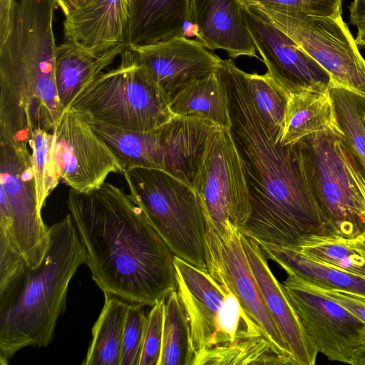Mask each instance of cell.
I'll list each match as a JSON object with an SVG mask.
<instances>
[{
	"label": "cell",
	"mask_w": 365,
	"mask_h": 365,
	"mask_svg": "<svg viewBox=\"0 0 365 365\" xmlns=\"http://www.w3.org/2000/svg\"><path fill=\"white\" fill-rule=\"evenodd\" d=\"M215 73L250 192L251 214L240 232L282 247H294L307 235L336 233L314 192L299 143L284 144L282 129L262 118L245 72L228 58L222 59Z\"/></svg>",
	"instance_id": "1"
},
{
	"label": "cell",
	"mask_w": 365,
	"mask_h": 365,
	"mask_svg": "<svg viewBox=\"0 0 365 365\" xmlns=\"http://www.w3.org/2000/svg\"><path fill=\"white\" fill-rule=\"evenodd\" d=\"M67 206L103 294L152 307L177 289L175 255L123 187L71 189Z\"/></svg>",
	"instance_id": "2"
},
{
	"label": "cell",
	"mask_w": 365,
	"mask_h": 365,
	"mask_svg": "<svg viewBox=\"0 0 365 365\" xmlns=\"http://www.w3.org/2000/svg\"><path fill=\"white\" fill-rule=\"evenodd\" d=\"M55 0H16L0 43V140L25 145L36 130L53 132L65 110L55 79Z\"/></svg>",
	"instance_id": "3"
},
{
	"label": "cell",
	"mask_w": 365,
	"mask_h": 365,
	"mask_svg": "<svg viewBox=\"0 0 365 365\" xmlns=\"http://www.w3.org/2000/svg\"><path fill=\"white\" fill-rule=\"evenodd\" d=\"M49 245L41 263L27 264L0 291V364L21 349L45 347L66 310L69 284L86 253L71 214L48 227Z\"/></svg>",
	"instance_id": "4"
},
{
	"label": "cell",
	"mask_w": 365,
	"mask_h": 365,
	"mask_svg": "<svg viewBox=\"0 0 365 365\" xmlns=\"http://www.w3.org/2000/svg\"><path fill=\"white\" fill-rule=\"evenodd\" d=\"M68 108L98 121L135 131L157 129L175 115L167 96L127 46L120 54V64L87 83Z\"/></svg>",
	"instance_id": "5"
},
{
	"label": "cell",
	"mask_w": 365,
	"mask_h": 365,
	"mask_svg": "<svg viewBox=\"0 0 365 365\" xmlns=\"http://www.w3.org/2000/svg\"><path fill=\"white\" fill-rule=\"evenodd\" d=\"M122 174L130 195L173 255L207 269V215L195 190L160 169L134 168Z\"/></svg>",
	"instance_id": "6"
},
{
	"label": "cell",
	"mask_w": 365,
	"mask_h": 365,
	"mask_svg": "<svg viewBox=\"0 0 365 365\" xmlns=\"http://www.w3.org/2000/svg\"><path fill=\"white\" fill-rule=\"evenodd\" d=\"M177 291L185 309L195 353L238 339L264 336L231 290L207 269L175 256Z\"/></svg>",
	"instance_id": "7"
},
{
	"label": "cell",
	"mask_w": 365,
	"mask_h": 365,
	"mask_svg": "<svg viewBox=\"0 0 365 365\" xmlns=\"http://www.w3.org/2000/svg\"><path fill=\"white\" fill-rule=\"evenodd\" d=\"M298 143L314 192L336 233L348 239L363 233L365 200L350 169L344 135L324 132Z\"/></svg>",
	"instance_id": "8"
},
{
	"label": "cell",
	"mask_w": 365,
	"mask_h": 365,
	"mask_svg": "<svg viewBox=\"0 0 365 365\" xmlns=\"http://www.w3.org/2000/svg\"><path fill=\"white\" fill-rule=\"evenodd\" d=\"M290 36L339 86L365 99V59L341 15H309L250 6Z\"/></svg>",
	"instance_id": "9"
},
{
	"label": "cell",
	"mask_w": 365,
	"mask_h": 365,
	"mask_svg": "<svg viewBox=\"0 0 365 365\" xmlns=\"http://www.w3.org/2000/svg\"><path fill=\"white\" fill-rule=\"evenodd\" d=\"M205 252L209 274L237 297L260 327L275 353L295 365L290 347L269 312L250 268L239 230L230 222L215 227L207 216Z\"/></svg>",
	"instance_id": "10"
},
{
	"label": "cell",
	"mask_w": 365,
	"mask_h": 365,
	"mask_svg": "<svg viewBox=\"0 0 365 365\" xmlns=\"http://www.w3.org/2000/svg\"><path fill=\"white\" fill-rule=\"evenodd\" d=\"M0 189L6 194L11 217L9 233L0 232L29 267H37L48 248L49 233L38 205L28 145L0 140Z\"/></svg>",
	"instance_id": "11"
},
{
	"label": "cell",
	"mask_w": 365,
	"mask_h": 365,
	"mask_svg": "<svg viewBox=\"0 0 365 365\" xmlns=\"http://www.w3.org/2000/svg\"><path fill=\"white\" fill-rule=\"evenodd\" d=\"M194 189L215 227L230 222L243 230L251 214L250 192L230 128L211 136Z\"/></svg>",
	"instance_id": "12"
},
{
	"label": "cell",
	"mask_w": 365,
	"mask_h": 365,
	"mask_svg": "<svg viewBox=\"0 0 365 365\" xmlns=\"http://www.w3.org/2000/svg\"><path fill=\"white\" fill-rule=\"evenodd\" d=\"M282 286L318 352L350 364L365 333V322L299 277L288 274Z\"/></svg>",
	"instance_id": "13"
},
{
	"label": "cell",
	"mask_w": 365,
	"mask_h": 365,
	"mask_svg": "<svg viewBox=\"0 0 365 365\" xmlns=\"http://www.w3.org/2000/svg\"><path fill=\"white\" fill-rule=\"evenodd\" d=\"M53 150L61 180L86 192L99 187L111 173H123L107 144L76 110L66 108L53 130Z\"/></svg>",
	"instance_id": "14"
},
{
	"label": "cell",
	"mask_w": 365,
	"mask_h": 365,
	"mask_svg": "<svg viewBox=\"0 0 365 365\" xmlns=\"http://www.w3.org/2000/svg\"><path fill=\"white\" fill-rule=\"evenodd\" d=\"M243 14L267 73L287 93L330 87L329 74L290 36L250 7Z\"/></svg>",
	"instance_id": "15"
},
{
	"label": "cell",
	"mask_w": 365,
	"mask_h": 365,
	"mask_svg": "<svg viewBox=\"0 0 365 365\" xmlns=\"http://www.w3.org/2000/svg\"><path fill=\"white\" fill-rule=\"evenodd\" d=\"M128 48L170 102L187 85L215 71L222 61L200 41L186 36Z\"/></svg>",
	"instance_id": "16"
},
{
	"label": "cell",
	"mask_w": 365,
	"mask_h": 365,
	"mask_svg": "<svg viewBox=\"0 0 365 365\" xmlns=\"http://www.w3.org/2000/svg\"><path fill=\"white\" fill-rule=\"evenodd\" d=\"M241 241L266 305L290 347L295 365H314L319 352L287 297L282 283L272 272L267 257L255 239L241 233Z\"/></svg>",
	"instance_id": "17"
},
{
	"label": "cell",
	"mask_w": 365,
	"mask_h": 365,
	"mask_svg": "<svg viewBox=\"0 0 365 365\" xmlns=\"http://www.w3.org/2000/svg\"><path fill=\"white\" fill-rule=\"evenodd\" d=\"M191 24L207 49L225 50L230 58L257 57L240 0H191Z\"/></svg>",
	"instance_id": "18"
},
{
	"label": "cell",
	"mask_w": 365,
	"mask_h": 365,
	"mask_svg": "<svg viewBox=\"0 0 365 365\" xmlns=\"http://www.w3.org/2000/svg\"><path fill=\"white\" fill-rule=\"evenodd\" d=\"M130 6L131 0H87L66 16L64 38L95 53L125 44Z\"/></svg>",
	"instance_id": "19"
},
{
	"label": "cell",
	"mask_w": 365,
	"mask_h": 365,
	"mask_svg": "<svg viewBox=\"0 0 365 365\" xmlns=\"http://www.w3.org/2000/svg\"><path fill=\"white\" fill-rule=\"evenodd\" d=\"M220 127L190 115H174L160 128L162 170L194 188L210 139Z\"/></svg>",
	"instance_id": "20"
},
{
	"label": "cell",
	"mask_w": 365,
	"mask_h": 365,
	"mask_svg": "<svg viewBox=\"0 0 365 365\" xmlns=\"http://www.w3.org/2000/svg\"><path fill=\"white\" fill-rule=\"evenodd\" d=\"M191 26V0H131L128 47L186 36Z\"/></svg>",
	"instance_id": "21"
},
{
	"label": "cell",
	"mask_w": 365,
	"mask_h": 365,
	"mask_svg": "<svg viewBox=\"0 0 365 365\" xmlns=\"http://www.w3.org/2000/svg\"><path fill=\"white\" fill-rule=\"evenodd\" d=\"M334 132L339 125L330 87L289 93L282 133L284 144H294L312 135Z\"/></svg>",
	"instance_id": "22"
},
{
	"label": "cell",
	"mask_w": 365,
	"mask_h": 365,
	"mask_svg": "<svg viewBox=\"0 0 365 365\" xmlns=\"http://www.w3.org/2000/svg\"><path fill=\"white\" fill-rule=\"evenodd\" d=\"M120 44L102 53L86 50L70 41L56 47L55 79L60 101L64 109L79 91L110 66L125 48Z\"/></svg>",
	"instance_id": "23"
},
{
	"label": "cell",
	"mask_w": 365,
	"mask_h": 365,
	"mask_svg": "<svg viewBox=\"0 0 365 365\" xmlns=\"http://www.w3.org/2000/svg\"><path fill=\"white\" fill-rule=\"evenodd\" d=\"M82 116L110 148L123 172L134 168L162 170L160 127L150 131H135Z\"/></svg>",
	"instance_id": "24"
},
{
	"label": "cell",
	"mask_w": 365,
	"mask_h": 365,
	"mask_svg": "<svg viewBox=\"0 0 365 365\" xmlns=\"http://www.w3.org/2000/svg\"><path fill=\"white\" fill-rule=\"evenodd\" d=\"M266 257L295 275L319 287L339 289L365 296V279L317 262L292 247L257 242Z\"/></svg>",
	"instance_id": "25"
},
{
	"label": "cell",
	"mask_w": 365,
	"mask_h": 365,
	"mask_svg": "<svg viewBox=\"0 0 365 365\" xmlns=\"http://www.w3.org/2000/svg\"><path fill=\"white\" fill-rule=\"evenodd\" d=\"M175 115L196 116L220 128H230L227 101L215 71L187 85L170 102Z\"/></svg>",
	"instance_id": "26"
},
{
	"label": "cell",
	"mask_w": 365,
	"mask_h": 365,
	"mask_svg": "<svg viewBox=\"0 0 365 365\" xmlns=\"http://www.w3.org/2000/svg\"><path fill=\"white\" fill-rule=\"evenodd\" d=\"M105 302L92 328V340L83 365H120L129 303L104 294Z\"/></svg>",
	"instance_id": "27"
},
{
	"label": "cell",
	"mask_w": 365,
	"mask_h": 365,
	"mask_svg": "<svg viewBox=\"0 0 365 365\" xmlns=\"http://www.w3.org/2000/svg\"><path fill=\"white\" fill-rule=\"evenodd\" d=\"M247 364L289 365L291 362L276 354L264 336L241 339L198 351L192 362V365Z\"/></svg>",
	"instance_id": "28"
},
{
	"label": "cell",
	"mask_w": 365,
	"mask_h": 365,
	"mask_svg": "<svg viewBox=\"0 0 365 365\" xmlns=\"http://www.w3.org/2000/svg\"><path fill=\"white\" fill-rule=\"evenodd\" d=\"M194 357L189 320L176 289L165 299L159 365H192Z\"/></svg>",
	"instance_id": "29"
},
{
	"label": "cell",
	"mask_w": 365,
	"mask_h": 365,
	"mask_svg": "<svg viewBox=\"0 0 365 365\" xmlns=\"http://www.w3.org/2000/svg\"><path fill=\"white\" fill-rule=\"evenodd\" d=\"M309 258L365 279V261L336 233L307 235L292 247Z\"/></svg>",
	"instance_id": "30"
},
{
	"label": "cell",
	"mask_w": 365,
	"mask_h": 365,
	"mask_svg": "<svg viewBox=\"0 0 365 365\" xmlns=\"http://www.w3.org/2000/svg\"><path fill=\"white\" fill-rule=\"evenodd\" d=\"M330 88L341 129L365 174V99L339 86Z\"/></svg>",
	"instance_id": "31"
},
{
	"label": "cell",
	"mask_w": 365,
	"mask_h": 365,
	"mask_svg": "<svg viewBox=\"0 0 365 365\" xmlns=\"http://www.w3.org/2000/svg\"><path fill=\"white\" fill-rule=\"evenodd\" d=\"M35 178L38 205L41 210L61 177L58 170L52 133L36 130L29 141Z\"/></svg>",
	"instance_id": "32"
},
{
	"label": "cell",
	"mask_w": 365,
	"mask_h": 365,
	"mask_svg": "<svg viewBox=\"0 0 365 365\" xmlns=\"http://www.w3.org/2000/svg\"><path fill=\"white\" fill-rule=\"evenodd\" d=\"M245 74L252 100L262 118L283 130L289 94L267 73Z\"/></svg>",
	"instance_id": "33"
},
{
	"label": "cell",
	"mask_w": 365,
	"mask_h": 365,
	"mask_svg": "<svg viewBox=\"0 0 365 365\" xmlns=\"http://www.w3.org/2000/svg\"><path fill=\"white\" fill-rule=\"evenodd\" d=\"M144 307L140 304H129L120 365H139L147 319Z\"/></svg>",
	"instance_id": "34"
},
{
	"label": "cell",
	"mask_w": 365,
	"mask_h": 365,
	"mask_svg": "<svg viewBox=\"0 0 365 365\" xmlns=\"http://www.w3.org/2000/svg\"><path fill=\"white\" fill-rule=\"evenodd\" d=\"M247 7L264 6L272 9L309 15L336 17L342 14L343 0H240Z\"/></svg>",
	"instance_id": "35"
},
{
	"label": "cell",
	"mask_w": 365,
	"mask_h": 365,
	"mask_svg": "<svg viewBox=\"0 0 365 365\" xmlns=\"http://www.w3.org/2000/svg\"><path fill=\"white\" fill-rule=\"evenodd\" d=\"M163 299L152 307L147 314L139 365H159L163 342L164 317Z\"/></svg>",
	"instance_id": "36"
},
{
	"label": "cell",
	"mask_w": 365,
	"mask_h": 365,
	"mask_svg": "<svg viewBox=\"0 0 365 365\" xmlns=\"http://www.w3.org/2000/svg\"><path fill=\"white\" fill-rule=\"evenodd\" d=\"M26 264L24 257L13 247L9 238L0 232V291Z\"/></svg>",
	"instance_id": "37"
},
{
	"label": "cell",
	"mask_w": 365,
	"mask_h": 365,
	"mask_svg": "<svg viewBox=\"0 0 365 365\" xmlns=\"http://www.w3.org/2000/svg\"><path fill=\"white\" fill-rule=\"evenodd\" d=\"M310 284L317 291L336 301L351 312L354 316L365 322L364 296L339 289Z\"/></svg>",
	"instance_id": "38"
},
{
	"label": "cell",
	"mask_w": 365,
	"mask_h": 365,
	"mask_svg": "<svg viewBox=\"0 0 365 365\" xmlns=\"http://www.w3.org/2000/svg\"><path fill=\"white\" fill-rule=\"evenodd\" d=\"M16 0H0V43L7 38Z\"/></svg>",
	"instance_id": "39"
},
{
	"label": "cell",
	"mask_w": 365,
	"mask_h": 365,
	"mask_svg": "<svg viewBox=\"0 0 365 365\" xmlns=\"http://www.w3.org/2000/svg\"><path fill=\"white\" fill-rule=\"evenodd\" d=\"M349 166L356 185L365 200V174L351 150L349 156Z\"/></svg>",
	"instance_id": "40"
},
{
	"label": "cell",
	"mask_w": 365,
	"mask_h": 365,
	"mask_svg": "<svg viewBox=\"0 0 365 365\" xmlns=\"http://www.w3.org/2000/svg\"><path fill=\"white\" fill-rule=\"evenodd\" d=\"M349 19L354 25L365 21V0H353L349 7Z\"/></svg>",
	"instance_id": "41"
},
{
	"label": "cell",
	"mask_w": 365,
	"mask_h": 365,
	"mask_svg": "<svg viewBox=\"0 0 365 365\" xmlns=\"http://www.w3.org/2000/svg\"><path fill=\"white\" fill-rule=\"evenodd\" d=\"M65 16L71 14L81 6H83L87 0H55Z\"/></svg>",
	"instance_id": "42"
},
{
	"label": "cell",
	"mask_w": 365,
	"mask_h": 365,
	"mask_svg": "<svg viewBox=\"0 0 365 365\" xmlns=\"http://www.w3.org/2000/svg\"><path fill=\"white\" fill-rule=\"evenodd\" d=\"M350 364L365 365V333L361 343L352 354Z\"/></svg>",
	"instance_id": "43"
},
{
	"label": "cell",
	"mask_w": 365,
	"mask_h": 365,
	"mask_svg": "<svg viewBox=\"0 0 365 365\" xmlns=\"http://www.w3.org/2000/svg\"><path fill=\"white\" fill-rule=\"evenodd\" d=\"M349 242L365 261V232L354 238L349 239Z\"/></svg>",
	"instance_id": "44"
},
{
	"label": "cell",
	"mask_w": 365,
	"mask_h": 365,
	"mask_svg": "<svg viewBox=\"0 0 365 365\" xmlns=\"http://www.w3.org/2000/svg\"><path fill=\"white\" fill-rule=\"evenodd\" d=\"M358 31L355 38L358 46H365V21L356 25Z\"/></svg>",
	"instance_id": "45"
},
{
	"label": "cell",
	"mask_w": 365,
	"mask_h": 365,
	"mask_svg": "<svg viewBox=\"0 0 365 365\" xmlns=\"http://www.w3.org/2000/svg\"><path fill=\"white\" fill-rule=\"evenodd\" d=\"M364 297H365V296H364Z\"/></svg>",
	"instance_id": "46"
}]
</instances>
